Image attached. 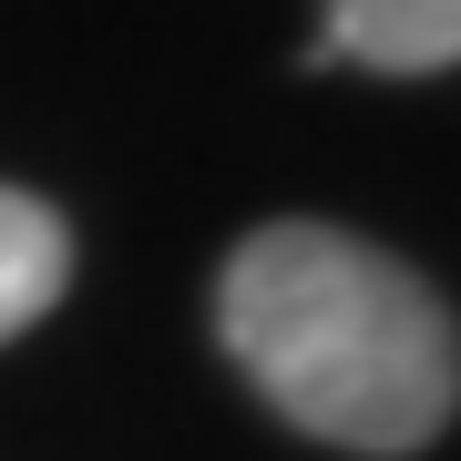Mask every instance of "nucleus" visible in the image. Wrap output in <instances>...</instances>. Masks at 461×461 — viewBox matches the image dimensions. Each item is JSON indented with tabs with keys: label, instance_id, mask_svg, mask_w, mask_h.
Segmentation results:
<instances>
[{
	"label": "nucleus",
	"instance_id": "7ed1b4c3",
	"mask_svg": "<svg viewBox=\"0 0 461 461\" xmlns=\"http://www.w3.org/2000/svg\"><path fill=\"white\" fill-rule=\"evenodd\" d=\"M62 287H72V226L41 195L0 185V348L21 329H41V318L62 308Z\"/></svg>",
	"mask_w": 461,
	"mask_h": 461
},
{
	"label": "nucleus",
	"instance_id": "f257e3e1",
	"mask_svg": "<svg viewBox=\"0 0 461 461\" xmlns=\"http://www.w3.org/2000/svg\"><path fill=\"white\" fill-rule=\"evenodd\" d=\"M215 329L308 441L339 451H420L461 411V329L390 247L348 226L277 215L226 257Z\"/></svg>",
	"mask_w": 461,
	"mask_h": 461
},
{
	"label": "nucleus",
	"instance_id": "f03ea898",
	"mask_svg": "<svg viewBox=\"0 0 461 461\" xmlns=\"http://www.w3.org/2000/svg\"><path fill=\"white\" fill-rule=\"evenodd\" d=\"M451 72L461 62V0H329V32L308 41V72Z\"/></svg>",
	"mask_w": 461,
	"mask_h": 461
}]
</instances>
